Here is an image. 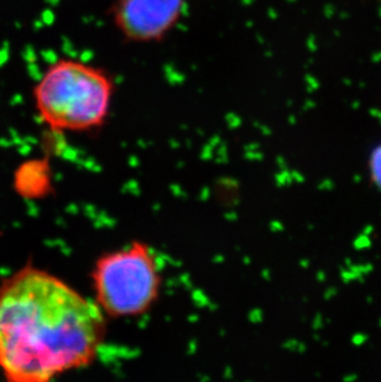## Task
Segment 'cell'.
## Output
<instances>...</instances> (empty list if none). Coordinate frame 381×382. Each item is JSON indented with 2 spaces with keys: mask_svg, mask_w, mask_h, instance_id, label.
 <instances>
[{
  "mask_svg": "<svg viewBox=\"0 0 381 382\" xmlns=\"http://www.w3.org/2000/svg\"><path fill=\"white\" fill-rule=\"evenodd\" d=\"M369 167L373 182L381 189V145L373 151Z\"/></svg>",
  "mask_w": 381,
  "mask_h": 382,
  "instance_id": "5b68a950",
  "label": "cell"
},
{
  "mask_svg": "<svg viewBox=\"0 0 381 382\" xmlns=\"http://www.w3.org/2000/svg\"><path fill=\"white\" fill-rule=\"evenodd\" d=\"M105 316L61 278L33 266L0 285V372L10 382H47L97 358Z\"/></svg>",
  "mask_w": 381,
  "mask_h": 382,
  "instance_id": "6da1fadb",
  "label": "cell"
},
{
  "mask_svg": "<svg viewBox=\"0 0 381 382\" xmlns=\"http://www.w3.org/2000/svg\"><path fill=\"white\" fill-rule=\"evenodd\" d=\"M116 92V79L104 67L60 58L47 67L33 95L40 119L52 132L87 133L107 122Z\"/></svg>",
  "mask_w": 381,
  "mask_h": 382,
  "instance_id": "7a4b0ae2",
  "label": "cell"
},
{
  "mask_svg": "<svg viewBox=\"0 0 381 382\" xmlns=\"http://www.w3.org/2000/svg\"><path fill=\"white\" fill-rule=\"evenodd\" d=\"M161 285L159 259L141 241L102 255L92 270L94 302L111 318L146 313L159 299Z\"/></svg>",
  "mask_w": 381,
  "mask_h": 382,
  "instance_id": "3957f363",
  "label": "cell"
},
{
  "mask_svg": "<svg viewBox=\"0 0 381 382\" xmlns=\"http://www.w3.org/2000/svg\"><path fill=\"white\" fill-rule=\"evenodd\" d=\"M188 0H113L111 25L125 42L157 45L178 28Z\"/></svg>",
  "mask_w": 381,
  "mask_h": 382,
  "instance_id": "277c9868",
  "label": "cell"
}]
</instances>
